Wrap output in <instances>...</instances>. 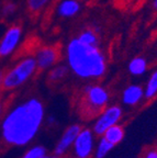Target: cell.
Returning <instances> with one entry per match:
<instances>
[{
  "label": "cell",
  "mask_w": 157,
  "mask_h": 158,
  "mask_svg": "<svg viewBox=\"0 0 157 158\" xmlns=\"http://www.w3.org/2000/svg\"><path fill=\"white\" fill-rule=\"evenodd\" d=\"M44 108L37 99H30L10 112L2 123V138L9 145L29 143L39 131Z\"/></svg>",
  "instance_id": "6da1fadb"
},
{
  "label": "cell",
  "mask_w": 157,
  "mask_h": 158,
  "mask_svg": "<svg viewBox=\"0 0 157 158\" xmlns=\"http://www.w3.org/2000/svg\"><path fill=\"white\" fill-rule=\"evenodd\" d=\"M66 58L69 68L80 78H99L106 73V57L99 45H90L70 40L66 46Z\"/></svg>",
  "instance_id": "7a4b0ae2"
},
{
  "label": "cell",
  "mask_w": 157,
  "mask_h": 158,
  "mask_svg": "<svg viewBox=\"0 0 157 158\" xmlns=\"http://www.w3.org/2000/svg\"><path fill=\"white\" fill-rule=\"evenodd\" d=\"M36 59L33 57H27L22 59L19 64H17L12 69H10L7 74H5L2 80L3 89H13L27 81L30 77L36 70Z\"/></svg>",
  "instance_id": "3957f363"
},
{
  "label": "cell",
  "mask_w": 157,
  "mask_h": 158,
  "mask_svg": "<svg viewBox=\"0 0 157 158\" xmlns=\"http://www.w3.org/2000/svg\"><path fill=\"white\" fill-rule=\"evenodd\" d=\"M86 92V106L83 110H86L88 116L87 118H93V115L99 113L108 102V92L106 89L100 86H89L85 90Z\"/></svg>",
  "instance_id": "277c9868"
},
{
  "label": "cell",
  "mask_w": 157,
  "mask_h": 158,
  "mask_svg": "<svg viewBox=\"0 0 157 158\" xmlns=\"http://www.w3.org/2000/svg\"><path fill=\"white\" fill-rule=\"evenodd\" d=\"M22 36V29L19 25H13L7 30L0 42V57H6L17 48Z\"/></svg>",
  "instance_id": "5b68a950"
},
{
  "label": "cell",
  "mask_w": 157,
  "mask_h": 158,
  "mask_svg": "<svg viewBox=\"0 0 157 158\" xmlns=\"http://www.w3.org/2000/svg\"><path fill=\"white\" fill-rule=\"evenodd\" d=\"M122 115V111L119 106H111L107 109L106 111H103L102 115L100 116L96 125H95V132L97 134H104V132L108 130L110 126L117 124V122L120 120Z\"/></svg>",
  "instance_id": "8992f818"
},
{
  "label": "cell",
  "mask_w": 157,
  "mask_h": 158,
  "mask_svg": "<svg viewBox=\"0 0 157 158\" xmlns=\"http://www.w3.org/2000/svg\"><path fill=\"white\" fill-rule=\"evenodd\" d=\"M75 152L78 158H87L92 149V134L89 130L80 131L74 142Z\"/></svg>",
  "instance_id": "52a82bcc"
},
{
  "label": "cell",
  "mask_w": 157,
  "mask_h": 158,
  "mask_svg": "<svg viewBox=\"0 0 157 158\" xmlns=\"http://www.w3.org/2000/svg\"><path fill=\"white\" fill-rule=\"evenodd\" d=\"M36 65L40 69H46L52 67L58 59V52L53 46L42 47L36 53Z\"/></svg>",
  "instance_id": "ba28073f"
},
{
  "label": "cell",
  "mask_w": 157,
  "mask_h": 158,
  "mask_svg": "<svg viewBox=\"0 0 157 158\" xmlns=\"http://www.w3.org/2000/svg\"><path fill=\"white\" fill-rule=\"evenodd\" d=\"M80 126L75 124L71 125L65 131L64 135L62 137V139L59 141V143L57 144L56 148H55V154L56 155H62L67 151V148L74 143L76 137L78 136V134L80 133Z\"/></svg>",
  "instance_id": "9c48e42d"
},
{
  "label": "cell",
  "mask_w": 157,
  "mask_h": 158,
  "mask_svg": "<svg viewBox=\"0 0 157 158\" xmlns=\"http://www.w3.org/2000/svg\"><path fill=\"white\" fill-rule=\"evenodd\" d=\"M80 11V2L78 0H63L57 8V13L63 18H71Z\"/></svg>",
  "instance_id": "30bf717a"
},
{
  "label": "cell",
  "mask_w": 157,
  "mask_h": 158,
  "mask_svg": "<svg viewBox=\"0 0 157 158\" xmlns=\"http://www.w3.org/2000/svg\"><path fill=\"white\" fill-rule=\"evenodd\" d=\"M143 97V89L140 86L132 85L129 86L123 92V102L129 106L136 104Z\"/></svg>",
  "instance_id": "8fae6325"
},
{
  "label": "cell",
  "mask_w": 157,
  "mask_h": 158,
  "mask_svg": "<svg viewBox=\"0 0 157 158\" xmlns=\"http://www.w3.org/2000/svg\"><path fill=\"white\" fill-rule=\"evenodd\" d=\"M123 136H124V132H123V128L119 125H112L104 132V138L107 141L110 142L112 145H116V144L120 143L123 139Z\"/></svg>",
  "instance_id": "7c38bea8"
},
{
  "label": "cell",
  "mask_w": 157,
  "mask_h": 158,
  "mask_svg": "<svg viewBox=\"0 0 157 158\" xmlns=\"http://www.w3.org/2000/svg\"><path fill=\"white\" fill-rule=\"evenodd\" d=\"M146 68H147V63L143 57H135L129 64V70L131 74L135 76L143 75L146 72Z\"/></svg>",
  "instance_id": "4fadbf2b"
},
{
  "label": "cell",
  "mask_w": 157,
  "mask_h": 158,
  "mask_svg": "<svg viewBox=\"0 0 157 158\" xmlns=\"http://www.w3.org/2000/svg\"><path fill=\"white\" fill-rule=\"evenodd\" d=\"M78 40L81 42L90 45H99V36L97 33L91 29H86L79 33Z\"/></svg>",
  "instance_id": "5bb4252c"
},
{
  "label": "cell",
  "mask_w": 157,
  "mask_h": 158,
  "mask_svg": "<svg viewBox=\"0 0 157 158\" xmlns=\"http://www.w3.org/2000/svg\"><path fill=\"white\" fill-rule=\"evenodd\" d=\"M67 74H68V67L65 66V65H59V66L54 67L49 72V78L52 81H56V80L63 79Z\"/></svg>",
  "instance_id": "9a60e30c"
},
{
  "label": "cell",
  "mask_w": 157,
  "mask_h": 158,
  "mask_svg": "<svg viewBox=\"0 0 157 158\" xmlns=\"http://www.w3.org/2000/svg\"><path fill=\"white\" fill-rule=\"evenodd\" d=\"M157 94V70L152 74L150 77V80L147 82V86L145 89V97L146 99H151Z\"/></svg>",
  "instance_id": "2e32d148"
},
{
  "label": "cell",
  "mask_w": 157,
  "mask_h": 158,
  "mask_svg": "<svg viewBox=\"0 0 157 158\" xmlns=\"http://www.w3.org/2000/svg\"><path fill=\"white\" fill-rule=\"evenodd\" d=\"M113 146H114V145H112L110 142H108L106 138L103 137L102 139H101L100 144H99V147H98V151H97L96 157L97 158H103L104 156L107 155V154L109 153V151H110Z\"/></svg>",
  "instance_id": "e0dca14e"
},
{
  "label": "cell",
  "mask_w": 157,
  "mask_h": 158,
  "mask_svg": "<svg viewBox=\"0 0 157 158\" xmlns=\"http://www.w3.org/2000/svg\"><path fill=\"white\" fill-rule=\"evenodd\" d=\"M49 0H28V8L32 12H37L45 7Z\"/></svg>",
  "instance_id": "ac0fdd59"
},
{
  "label": "cell",
  "mask_w": 157,
  "mask_h": 158,
  "mask_svg": "<svg viewBox=\"0 0 157 158\" xmlns=\"http://www.w3.org/2000/svg\"><path fill=\"white\" fill-rule=\"evenodd\" d=\"M43 156H45V148L42 146H36L33 147L32 149H30L23 158H42Z\"/></svg>",
  "instance_id": "d6986e66"
},
{
  "label": "cell",
  "mask_w": 157,
  "mask_h": 158,
  "mask_svg": "<svg viewBox=\"0 0 157 158\" xmlns=\"http://www.w3.org/2000/svg\"><path fill=\"white\" fill-rule=\"evenodd\" d=\"M15 9H17V6L13 2H7L2 8V13L3 15L8 17V15H11L12 13L15 12Z\"/></svg>",
  "instance_id": "ffe728a7"
},
{
  "label": "cell",
  "mask_w": 157,
  "mask_h": 158,
  "mask_svg": "<svg viewBox=\"0 0 157 158\" xmlns=\"http://www.w3.org/2000/svg\"><path fill=\"white\" fill-rule=\"evenodd\" d=\"M142 158H157V149L155 148H150L147 152L143 154Z\"/></svg>",
  "instance_id": "44dd1931"
},
{
  "label": "cell",
  "mask_w": 157,
  "mask_h": 158,
  "mask_svg": "<svg viewBox=\"0 0 157 158\" xmlns=\"http://www.w3.org/2000/svg\"><path fill=\"white\" fill-rule=\"evenodd\" d=\"M3 76H5V74H3V72H1V70H0V87H1V85H2Z\"/></svg>",
  "instance_id": "7402d4cb"
},
{
  "label": "cell",
  "mask_w": 157,
  "mask_h": 158,
  "mask_svg": "<svg viewBox=\"0 0 157 158\" xmlns=\"http://www.w3.org/2000/svg\"><path fill=\"white\" fill-rule=\"evenodd\" d=\"M153 7L157 10V0H154V1H153Z\"/></svg>",
  "instance_id": "603a6c76"
},
{
  "label": "cell",
  "mask_w": 157,
  "mask_h": 158,
  "mask_svg": "<svg viewBox=\"0 0 157 158\" xmlns=\"http://www.w3.org/2000/svg\"><path fill=\"white\" fill-rule=\"evenodd\" d=\"M42 158H58V157H46V156H43Z\"/></svg>",
  "instance_id": "cb8c5ba5"
},
{
  "label": "cell",
  "mask_w": 157,
  "mask_h": 158,
  "mask_svg": "<svg viewBox=\"0 0 157 158\" xmlns=\"http://www.w3.org/2000/svg\"><path fill=\"white\" fill-rule=\"evenodd\" d=\"M0 112H1V103H0Z\"/></svg>",
  "instance_id": "d4e9b609"
}]
</instances>
